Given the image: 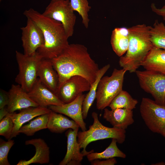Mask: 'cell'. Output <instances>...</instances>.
Wrapping results in <instances>:
<instances>
[{
    "instance_id": "d6a6232c",
    "label": "cell",
    "mask_w": 165,
    "mask_h": 165,
    "mask_svg": "<svg viewBox=\"0 0 165 165\" xmlns=\"http://www.w3.org/2000/svg\"><path fill=\"white\" fill-rule=\"evenodd\" d=\"M151 7L152 11L157 15L161 16L164 20H165V5L161 8H157L154 3L151 4Z\"/></svg>"
},
{
    "instance_id": "9a60e30c",
    "label": "cell",
    "mask_w": 165,
    "mask_h": 165,
    "mask_svg": "<svg viewBox=\"0 0 165 165\" xmlns=\"http://www.w3.org/2000/svg\"><path fill=\"white\" fill-rule=\"evenodd\" d=\"M8 92L9 101L7 107L9 113L29 107L39 106L18 84H12Z\"/></svg>"
},
{
    "instance_id": "5b68a950",
    "label": "cell",
    "mask_w": 165,
    "mask_h": 165,
    "mask_svg": "<svg viewBox=\"0 0 165 165\" xmlns=\"http://www.w3.org/2000/svg\"><path fill=\"white\" fill-rule=\"evenodd\" d=\"M127 71L114 68L111 75L103 76L98 84L96 94V107L104 109L122 91L124 76Z\"/></svg>"
},
{
    "instance_id": "4dcf8cb0",
    "label": "cell",
    "mask_w": 165,
    "mask_h": 165,
    "mask_svg": "<svg viewBox=\"0 0 165 165\" xmlns=\"http://www.w3.org/2000/svg\"><path fill=\"white\" fill-rule=\"evenodd\" d=\"M9 101L8 92L0 89V109L7 106Z\"/></svg>"
},
{
    "instance_id": "d6986e66",
    "label": "cell",
    "mask_w": 165,
    "mask_h": 165,
    "mask_svg": "<svg viewBox=\"0 0 165 165\" xmlns=\"http://www.w3.org/2000/svg\"><path fill=\"white\" fill-rule=\"evenodd\" d=\"M26 145H32L35 148L34 155L28 160H20L17 165H28L32 163H47L50 160V148L44 140L41 138H35L25 142Z\"/></svg>"
},
{
    "instance_id": "30bf717a",
    "label": "cell",
    "mask_w": 165,
    "mask_h": 165,
    "mask_svg": "<svg viewBox=\"0 0 165 165\" xmlns=\"http://www.w3.org/2000/svg\"><path fill=\"white\" fill-rule=\"evenodd\" d=\"M26 25L20 28L21 40L24 54L30 55L35 54L44 43L43 32L39 27L31 19L27 17Z\"/></svg>"
},
{
    "instance_id": "f546056e",
    "label": "cell",
    "mask_w": 165,
    "mask_h": 165,
    "mask_svg": "<svg viewBox=\"0 0 165 165\" xmlns=\"http://www.w3.org/2000/svg\"><path fill=\"white\" fill-rule=\"evenodd\" d=\"M14 144L13 140H9L5 141L2 139L0 140V165H10L8 159L9 152Z\"/></svg>"
},
{
    "instance_id": "7a4b0ae2",
    "label": "cell",
    "mask_w": 165,
    "mask_h": 165,
    "mask_svg": "<svg viewBox=\"0 0 165 165\" xmlns=\"http://www.w3.org/2000/svg\"><path fill=\"white\" fill-rule=\"evenodd\" d=\"M23 14L32 20L43 32L44 43L37 52L43 58L51 60L57 57L68 46L69 38L61 22L32 8L25 10Z\"/></svg>"
},
{
    "instance_id": "603a6c76",
    "label": "cell",
    "mask_w": 165,
    "mask_h": 165,
    "mask_svg": "<svg viewBox=\"0 0 165 165\" xmlns=\"http://www.w3.org/2000/svg\"><path fill=\"white\" fill-rule=\"evenodd\" d=\"M110 65L108 64L99 69L94 82L91 84L88 93L85 95L82 105V115L84 119L87 116L89 110L96 98L97 89L99 82L107 71L110 68Z\"/></svg>"
},
{
    "instance_id": "83f0119b",
    "label": "cell",
    "mask_w": 165,
    "mask_h": 165,
    "mask_svg": "<svg viewBox=\"0 0 165 165\" xmlns=\"http://www.w3.org/2000/svg\"><path fill=\"white\" fill-rule=\"evenodd\" d=\"M70 2L72 9L81 16L82 24L87 28L90 21L88 13L91 8L88 0H70Z\"/></svg>"
},
{
    "instance_id": "e0dca14e",
    "label": "cell",
    "mask_w": 165,
    "mask_h": 165,
    "mask_svg": "<svg viewBox=\"0 0 165 165\" xmlns=\"http://www.w3.org/2000/svg\"><path fill=\"white\" fill-rule=\"evenodd\" d=\"M103 117L113 127L125 130L134 122L133 112L125 108H119L109 110L104 109Z\"/></svg>"
},
{
    "instance_id": "ba28073f",
    "label": "cell",
    "mask_w": 165,
    "mask_h": 165,
    "mask_svg": "<svg viewBox=\"0 0 165 165\" xmlns=\"http://www.w3.org/2000/svg\"><path fill=\"white\" fill-rule=\"evenodd\" d=\"M69 0H52L42 13L44 16L60 22L68 38L72 36L76 16Z\"/></svg>"
},
{
    "instance_id": "ac0fdd59",
    "label": "cell",
    "mask_w": 165,
    "mask_h": 165,
    "mask_svg": "<svg viewBox=\"0 0 165 165\" xmlns=\"http://www.w3.org/2000/svg\"><path fill=\"white\" fill-rule=\"evenodd\" d=\"M38 77L45 86L56 94L58 88L59 77L50 60L42 59L38 68Z\"/></svg>"
},
{
    "instance_id": "cb8c5ba5",
    "label": "cell",
    "mask_w": 165,
    "mask_h": 165,
    "mask_svg": "<svg viewBox=\"0 0 165 165\" xmlns=\"http://www.w3.org/2000/svg\"><path fill=\"white\" fill-rule=\"evenodd\" d=\"M117 140L112 139L109 145L103 151L101 152H92L86 156L88 160L90 162L96 160L107 159L115 157L125 158L126 155L118 147Z\"/></svg>"
},
{
    "instance_id": "484cf974",
    "label": "cell",
    "mask_w": 165,
    "mask_h": 165,
    "mask_svg": "<svg viewBox=\"0 0 165 165\" xmlns=\"http://www.w3.org/2000/svg\"><path fill=\"white\" fill-rule=\"evenodd\" d=\"M138 103V101L128 92L122 90L113 99L109 107L111 109L122 108L132 110Z\"/></svg>"
},
{
    "instance_id": "836d02e7",
    "label": "cell",
    "mask_w": 165,
    "mask_h": 165,
    "mask_svg": "<svg viewBox=\"0 0 165 165\" xmlns=\"http://www.w3.org/2000/svg\"><path fill=\"white\" fill-rule=\"evenodd\" d=\"M8 113L7 106L0 109V121L6 116Z\"/></svg>"
},
{
    "instance_id": "d4e9b609",
    "label": "cell",
    "mask_w": 165,
    "mask_h": 165,
    "mask_svg": "<svg viewBox=\"0 0 165 165\" xmlns=\"http://www.w3.org/2000/svg\"><path fill=\"white\" fill-rule=\"evenodd\" d=\"M49 113L38 116L27 124L23 125L19 129L18 133L31 136L39 130L47 128Z\"/></svg>"
},
{
    "instance_id": "52a82bcc",
    "label": "cell",
    "mask_w": 165,
    "mask_h": 165,
    "mask_svg": "<svg viewBox=\"0 0 165 165\" xmlns=\"http://www.w3.org/2000/svg\"><path fill=\"white\" fill-rule=\"evenodd\" d=\"M140 111L148 128L152 132L159 134L165 138V105L143 97L140 104Z\"/></svg>"
},
{
    "instance_id": "5bb4252c",
    "label": "cell",
    "mask_w": 165,
    "mask_h": 165,
    "mask_svg": "<svg viewBox=\"0 0 165 165\" xmlns=\"http://www.w3.org/2000/svg\"><path fill=\"white\" fill-rule=\"evenodd\" d=\"M28 94L39 106L47 107L51 105L64 104L55 94L45 86L38 78Z\"/></svg>"
},
{
    "instance_id": "2e32d148",
    "label": "cell",
    "mask_w": 165,
    "mask_h": 165,
    "mask_svg": "<svg viewBox=\"0 0 165 165\" xmlns=\"http://www.w3.org/2000/svg\"><path fill=\"white\" fill-rule=\"evenodd\" d=\"M51 110L47 107H31L20 110L18 113H9L14 123V127L11 139L19 134L18 131L23 124L36 117L50 113Z\"/></svg>"
},
{
    "instance_id": "ffe728a7",
    "label": "cell",
    "mask_w": 165,
    "mask_h": 165,
    "mask_svg": "<svg viewBox=\"0 0 165 165\" xmlns=\"http://www.w3.org/2000/svg\"><path fill=\"white\" fill-rule=\"evenodd\" d=\"M141 66L146 70L165 72V49L153 46Z\"/></svg>"
},
{
    "instance_id": "9c48e42d",
    "label": "cell",
    "mask_w": 165,
    "mask_h": 165,
    "mask_svg": "<svg viewBox=\"0 0 165 165\" xmlns=\"http://www.w3.org/2000/svg\"><path fill=\"white\" fill-rule=\"evenodd\" d=\"M141 87L157 103L165 105V72L146 70L135 72Z\"/></svg>"
},
{
    "instance_id": "8fae6325",
    "label": "cell",
    "mask_w": 165,
    "mask_h": 165,
    "mask_svg": "<svg viewBox=\"0 0 165 165\" xmlns=\"http://www.w3.org/2000/svg\"><path fill=\"white\" fill-rule=\"evenodd\" d=\"M91 84L86 79L79 75L72 76L60 87L55 94L64 104L75 100L79 95L89 91Z\"/></svg>"
},
{
    "instance_id": "3957f363",
    "label": "cell",
    "mask_w": 165,
    "mask_h": 165,
    "mask_svg": "<svg viewBox=\"0 0 165 165\" xmlns=\"http://www.w3.org/2000/svg\"><path fill=\"white\" fill-rule=\"evenodd\" d=\"M150 26L142 24L128 28V48L119 61L120 66L127 71L135 72L153 47L150 39Z\"/></svg>"
},
{
    "instance_id": "6da1fadb",
    "label": "cell",
    "mask_w": 165,
    "mask_h": 165,
    "mask_svg": "<svg viewBox=\"0 0 165 165\" xmlns=\"http://www.w3.org/2000/svg\"><path fill=\"white\" fill-rule=\"evenodd\" d=\"M50 60L58 75V89L75 75L85 78L91 84L95 81L99 69L87 48L79 44H69L58 56Z\"/></svg>"
},
{
    "instance_id": "1f68e13d",
    "label": "cell",
    "mask_w": 165,
    "mask_h": 165,
    "mask_svg": "<svg viewBox=\"0 0 165 165\" xmlns=\"http://www.w3.org/2000/svg\"><path fill=\"white\" fill-rule=\"evenodd\" d=\"M117 161L114 158L106 159L105 160H94L91 162L92 165H114L116 164Z\"/></svg>"
},
{
    "instance_id": "4fadbf2b",
    "label": "cell",
    "mask_w": 165,
    "mask_h": 165,
    "mask_svg": "<svg viewBox=\"0 0 165 165\" xmlns=\"http://www.w3.org/2000/svg\"><path fill=\"white\" fill-rule=\"evenodd\" d=\"M79 129H70L65 133L67 137V149L66 155L59 165H79L84 156L89 153L80 152L81 149L77 139ZM94 152V151H93Z\"/></svg>"
},
{
    "instance_id": "f1b7e54d",
    "label": "cell",
    "mask_w": 165,
    "mask_h": 165,
    "mask_svg": "<svg viewBox=\"0 0 165 165\" xmlns=\"http://www.w3.org/2000/svg\"><path fill=\"white\" fill-rule=\"evenodd\" d=\"M9 113L0 122V135L8 140L11 139L14 127L13 121Z\"/></svg>"
},
{
    "instance_id": "4316f807",
    "label": "cell",
    "mask_w": 165,
    "mask_h": 165,
    "mask_svg": "<svg viewBox=\"0 0 165 165\" xmlns=\"http://www.w3.org/2000/svg\"><path fill=\"white\" fill-rule=\"evenodd\" d=\"M150 39L153 46L165 49V25L162 22L155 20L150 31Z\"/></svg>"
},
{
    "instance_id": "7402d4cb",
    "label": "cell",
    "mask_w": 165,
    "mask_h": 165,
    "mask_svg": "<svg viewBox=\"0 0 165 165\" xmlns=\"http://www.w3.org/2000/svg\"><path fill=\"white\" fill-rule=\"evenodd\" d=\"M129 36L128 28H117L112 31L111 43L116 54L121 57L126 53L128 47Z\"/></svg>"
},
{
    "instance_id": "e575fe53",
    "label": "cell",
    "mask_w": 165,
    "mask_h": 165,
    "mask_svg": "<svg viewBox=\"0 0 165 165\" xmlns=\"http://www.w3.org/2000/svg\"></svg>"
},
{
    "instance_id": "8992f818",
    "label": "cell",
    "mask_w": 165,
    "mask_h": 165,
    "mask_svg": "<svg viewBox=\"0 0 165 165\" xmlns=\"http://www.w3.org/2000/svg\"><path fill=\"white\" fill-rule=\"evenodd\" d=\"M16 57L19 72L15 82L27 93L31 89L38 79V72L40 63L43 58L37 51L28 55L16 51Z\"/></svg>"
},
{
    "instance_id": "277c9868",
    "label": "cell",
    "mask_w": 165,
    "mask_h": 165,
    "mask_svg": "<svg viewBox=\"0 0 165 165\" xmlns=\"http://www.w3.org/2000/svg\"><path fill=\"white\" fill-rule=\"evenodd\" d=\"M94 119L92 125L89 127V129L84 131L78 132L77 139L82 152L84 153H90L94 151L92 150L87 152L86 148L90 143L100 140L107 138H114L117 142L121 144L124 142L126 138L125 130L110 128L104 126L99 121L97 114L95 112L92 113Z\"/></svg>"
},
{
    "instance_id": "44dd1931",
    "label": "cell",
    "mask_w": 165,
    "mask_h": 165,
    "mask_svg": "<svg viewBox=\"0 0 165 165\" xmlns=\"http://www.w3.org/2000/svg\"><path fill=\"white\" fill-rule=\"evenodd\" d=\"M79 127L73 120L52 110L49 113L47 129L53 133H62L69 129L75 130Z\"/></svg>"
},
{
    "instance_id": "7c38bea8",
    "label": "cell",
    "mask_w": 165,
    "mask_h": 165,
    "mask_svg": "<svg viewBox=\"0 0 165 165\" xmlns=\"http://www.w3.org/2000/svg\"><path fill=\"white\" fill-rule=\"evenodd\" d=\"M85 95L82 93L69 103L61 105H51L48 108L57 113L70 117L78 124L82 131L86 130V124L82 115V105Z\"/></svg>"
}]
</instances>
